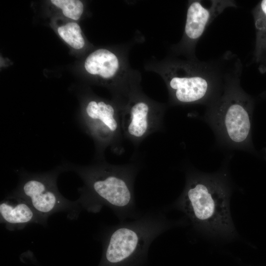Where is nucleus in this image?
I'll list each match as a JSON object with an SVG mask.
<instances>
[{
  "instance_id": "5",
  "label": "nucleus",
  "mask_w": 266,
  "mask_h": 266,
  "mask_svg": "<svg viewBox=\"0 0 266 266\" xmlns=\"http://www.w3.org/2000/svg\"><path fill=\"white\" fill-rule=\"evenodd\" d=\"M249 105L243 92L231 88L208 110L205 120L224 145L242 150L249 145L251 127Z\"/></svg>"
},
{
  "instance_id": "13",
  "label": "nucleus",
  "mask_w": 266,
  "mask_h": 266,
  "mask_svg": "<svg viewBox=\"0 0 266 266\" xmlns=\"http://www.w3.org/2000/svg\"><path fill=\"white\" fill-rule=\"evenodd\" d=\"M58 32L61 38L74 49H80L85 45L81 28L76 23H68L59 27Z\"/></svg>"
},
{
  "instance_id": "10",
  "label": "nucleus",
  "mask_w": 266,
  "mask_h": 266,
  "mask_svg": "<svg viewBox=\"0 0 266 266\" xmlns=\"http://www.w3.org/2000/svg\"><path fill=\"white\" fill-rule=\"evenodd\" d=\"M224 1H212L207 6L199 0L189 2L183 35L180 41L172 46L175 55L192 58L195 45L209 23L228 6Z\"/></svg>"
},
{
  "instance_id": "9",
  "label": "nucleus",
  "mask_w": 266,
  "mask_h": 266,
  "mask_svg": "<svg viewBox=\"0 0 266 266\" xmlns=\"http://www.w3.org/2000/svg\"><path fill=\"white\" fill-rule=\"evenodd\" d=\"M166 107L146 95L141 87L135 90L121 106L124 138L137 147L149 135L161 130Z\"/></svg>"
},
{
  "instance_id": "12",
  "label": "nucleus",
  "mask_w": 266,
  "mask_h": 266,
  "mask_svg": "<svg viewBox=\"0 0 266 266\" xmlns=\"http://www.w3.org/2000/svg\"><path fill=\"white\" fill-rule=\"evenodd\" d=\"M253 15L256 34L255 56L260 60L266 51V0L257 4Z\"/></svg>"
},
{
  "instance_id": "6",
  "label": "nucleus",
  "mask_w": 266,
  "mask_h": 266,
  "mask_svg": "<svg viewBox=\"0 0 266 266\" xmlns=\"http://www.w3.org/2000/svg\"><path fill=\"white\" fill-rule=\"evenodd\" d=\"M136 42L121 43L113 50L96 49L85 61L86 71L107 82L113 95V100L120 105L141 87V74L131 67L129 60V51Z\"/></svg>"
},
{
  "instance_id": "8",
  "label": "nucleus",
  "mask_w": 266,
  "mask_h": 266,
  "mask_svg": "<svg viewBox=\"0 0 266 266\" xmlns=\"http://www.w3.org/2000/svg\"><path fill=\"white\" fill-rule=\"evenodd\" d=\"M77 122L93 140L95 161L104 160V153L108 147L116 154L121 153L124 136L121 124V106L115 101L91 96L84 102Z\"/></svg>"
},
{
  "instance_id": "1",
  "label": "nucleus",
  "mask_w": 266,
  "mask_h": 266,
  "mask_svg": "<svg viewBox=\"0 0 266 266\" xmlns=\"http://www.w3.org/2000/svg\"><path fill=\"white\" fill-rule=\"evenodd\" d=\"M95 161L87 166L62 165L65 171L75 173L83 181L76 200L81 209L96 213L106 206L120 222L138 218L142 212L136 206L134 184L141 164L136 160L122 165L110 164L105 160Z\"/></svg>"
},
{
  "instance_id": "11",
  "label": "nucleus",
  "mask_w": 266,
  "mask_h": 266,
  "mask_svg": "<svg viewBox=\"0 0 266 266\" xmlns=\"http://www.w3.org/2000/svg\"><path fill=\"white\" fill-rule=\"evenodd\" d=\"M0 220L10 231L22 230L31 224L47 225L27 200L13 192L0 201Z\"/></svg>"
},
{
  "instance_id": "7",
  "label": "nucleus",
  "mask_w": 266,
  "mask_h": 266,
  "mask_svg": "<svg viewBox=\"0 0 266 266\" xmlns=\"http://www.w3.org/2000/svg\"><path fill=\"white\" fill-rule=\"evenodd\" d=\"M64 171L62 165L43 172L18 171V184L12 192L27 200L47 222L51 215L63 211L69 219H76L82 210L78 202L66 199L57 186L58 177Z\"/></svg>"
},
{
  "instance_id": "3",
  "label": "nucleus",
  "mask_w": 266,
  "mask_h": 266,
  "mask_svg": "<svg viewBox=\"0 0 266 266\" xmlns=\"http://www.w3.org/2000/svg\"><path fill=\"white\" fill-rule=\"evenodd\" d=\"M166 206L152 208L130 221L106 228L102 235V254L98 266H142L149 247L159 235L189 223L185 217L169 218Z\"/></svg>"
},
{
  "instance_id": "14",
  "label": "nucleus",
  "mask_w": 266,
  "mask_h": 266,
  "mask_svg": "<svg viewBox=\"0 0 266 266\" xmlns=\"http://www.w3.org/2000/svg\"><path fill=\"white\" fill-rule=\"evenodd\" d=\"M51 1L62 9L65 16L74 20L79 19L83 12V4L78 0H52Z\"/></svg>"
},
{
  "instance_id": "2",
  "label": "nucleus",
  "mask_w": 266,
  "mask_h": 266,
  "mask_svg": "<svg viewBox=\"0 0 266 266\" xmlns=\"http://www.w3.org/2000/svg\"><path fill=\"white\" fill-rule=\"evenodd\" d=\"M231 188L225 172L202 173L192 169L186 171L184 190L171 204L184 213L193 228L209 236L231 238L236 230L230 207Z\"/></svg>"
},
{
  "instance_id": "4",
  "label": "nucleus",
  "mask_w": 266,
  "mask_h": 266,
  "mask_svg": "<svg viewBox=\"0 0 266 266\" xmlns=\"http://www.w3.org/2000/svg\"><path fill=\"white\" fill-rule=\"evenodd\" d=\"M187 58L169 55L161 60L152 59L144 65L145 70L155 72L163 79L170 106L203 102L213 91L210 78L203 74L192 58Z\"/></svg>"
}]
</instances>
